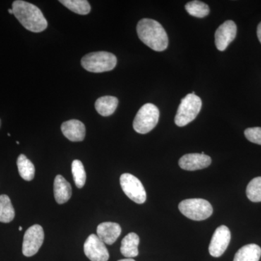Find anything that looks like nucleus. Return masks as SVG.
<instances>
[{"label": "nucleus", "instance_id": "1a4fd4ad", "mask_svg": "<svg viewBox=\"0 0 261 261\" xmlns=\"http://www.w3.org/2000/svg\"><path fill=\"white\" fill-rule=\"evenodd\" d=\"M84 253L91 261H108L110 255L107 247L97 235L91 234L84 245Z\"/></svg>", "mask_w": 261, "mask_h": 261}, {"label": "nucleus", "instance_id": "20e7f679", "mask_svg": "<svg viewBox=\"0 0 261 261\" xmlns=\"http://www.w3.org/2000/svg\"><path fill=\"white\" fill-rule=\"evenodd\" d=\"M201 108L202 100L198 96L193 94H187L181 99L178 106L175 116V123L180 127L187 126L198 116Z\"/></svg>", "mask_w": 261, "mask_h": 261}, {"label": "nucleus", "instance_id": "c85d7f7f", "mask_svg": "<svg viewBox=\"0 0 261 261\" xmlns=\"http://www.w3.org/2000/svg\"><path fill=\"white\" fill-rule=\"evenodd\" d=\"M22 229H23V228H22V226H19V231H21Z\"/></svg>", "mask_w": 261, "mask_h": 261}, {"label": "nucleus", "instance_id": "393cba45", "mask_svg": "<svg viewBox=\"0 0 261 261\" xmlns=\"http://www.w3.org/2000/svg\"><path fill=\"white\" fill-rule=\"evenodd\" d=\"M245 135L250 142L261 145V127L247 128L245 130Z\"/></svg>", "mask_w": 261, "mask_h": 261}, {"label": "nucleus", "instance_id": "6e6552de", "mask_svg": "<svg viewBox=\"0 0 261 261\" xmlns=\"http://www.w3.org/2000/svg\"><path fill=\"white\" fill-rule=\"evenodd\" d=\"M44 233L40 225L31 226L24 234L22 252L25 256L32 257L36 255L44 242Z\"/></svg>", "mask_w": 261, "mask_h": 261}, {"label": "nucleus", "instance_id": "412c9836", "mask_svg": "<svg viewBox=\"0 0 261 261\" xmlns=\"http://www.w3.org/2000/svg\"><path fill=\"white\" fill-rule=\"evenodd\" d=\"M60 3L77 14L87 15L91 11L90 5L86 0H61Z\"/></svg>", "mask_w": 261, "mask_h": 261}, {"label": "nucleus", "instance_id": "4468645a", "mask_svg": "<svg viewBox=\"0 0 261 261\" xmlns=\"http://www.w3.org/2000/svg\"><path fill=\"white\" fill-rule=\"evenodd\" d=\"M121 227L117 223L104 222L97 226L98 238L105 244L113 245L121 233Z\"/></svg>", "mask_w": 261, "mask_h": 261}, {"label": "nucleus", "instance_id": "9d476101", "mask_svg": "<svg viewBox=\"0 0 261 261\" xmlns=\"http://www.w3.org/2000/svg\"><path fill=\"white\" fill-rule=\"evenodd\" d=\"M231 240V232L229 228L224 225L216 228L211 239L208 250L213 257L221 256L229 245Z\"/></svg>", "mask_w": 261, "mask_h": 261}, {"label": "nucleus", "instance_id": "4be33fe9", "mask_svg": "<svg viewBox=\"0 0 261 261\" xmlns=\"http://www.w3.org/2000/svg\"><path fill=\"white\" fill-rule=\"evenodd\" d=\"M185 8L189 14L196 18H204L210 13L208 5L197 0L187 3Z\"/></svg>", "mask_w": 261, "mask_h": 261}, {"label": "nucleus", "instance_id": "aec40b11", "mask_svg": "<svg viewBox=\"0 0 261 261\" xmlns=\"http://www.w3.org/2000/svg\"><path fill=\"white\" fill-rule=\"evenodd\" d=\"M15 210L10 197L6 195H0V222L8 224L15 218Z\"/></svg>", "mask_w": 261, "mask_h": 261}, {"label": "nucleus", "instance_id": "6ab92c4d", "mask_svg": "<svg viewBox=\"0 0 261 261\" xmlns=\"http://www.w3.org/2000/svg\"><path fill=\"white\" fill-rule=\"evenodd\" d=\"M18 172L21 178L25 181H32L35 176V167L25 154H20L17 160Z\"/></svg>", "mask_w": 261, "mask_h": 261}, {"label": "nucleus", "instance_id": "2eb2a0df", "mask_svg": "<svg viewBox=\"0 0 261 261\" xmlns=\"http://www.w3.org/2000/svg\"><path fill=\"white\" fill-rule=\"evenodd\" d=\"M72 195L71 186L61 175H58L54 181V195L58 204H63L70 200Z\"/></svg>", "mask_w": 261, "mask_h": 261}, {"label": "nucleus", "instance_id": "a211bd4d", "mask_svg": "<svg viewBox=\"0 0 261 261\" xmlns=\"http://www.w3.org/2000/svg\"><path fill=\"white\" fill-rule=\"evenodd\" d=\"M118 99L113 96L99 97L95 102V109L99 115L109 116L114 113L118 107Z\"/></svg>", "mask_w": 261, "mask_h": 261}, {"label": "nucleus", "instance_id": "7ed1b4c3", "mask_svg": "<svg viewBox=\"0 0 261 261\" xmlns=\"http://www.w3.org/2000/svg\"><path fill=\"white\" fill-rule=\"evenodd\" d=\"M84 69L92 73H103L114 69L117 58L113 53L108 51H95L84 56L82 59Z\"/></svg>", "mask_w": 261, "mask_h": 261}, {"label": "nucleus", "instance_id": "a878e982", "mask_svg": "<svg viewBox=\"0 0 261 261\" xmlns=\"http://www.w3.org/2000/svg\"><path fill=\"white\" fill-rule=\"evenodd\" d=\"M257 37H258L259 41H260L261 43V22L259 23L258 27H257Z\"/></svg>", "mask_w": 261, "mask_h": 261}, {"label": "nucleus", "instance_id": "f257e3e1", "mask_svg": "<svg viewBox=\"0 0 261 261\" xmlns=\"http://www.w3.org/2000/svg\"><path fill=\"white\" fill-rule=\"evenodd\" d=\"M12 9L15 18L27 30L39 33L47 28V20L36 5L22 0H16L13 2Z\"/></svg>", "mask_w": 261, "mask_h": 261}, {"label": "nucleus", "instance_id": "423d86ee", "mask_svg": "<svg viewBox=\"0 0 261 261\" xmlns=\"http://www.w3.org/2000/svg\"><path fill=\"white\" fill-rule=\"evenodd\" d=\"M159 108L152 103H147L136 115L133 122L134 129L142 135L149 133L159 123Z\"/></svg>", "mask_w": 261, "mask_h": 261}, {"label": "nucleus", "instance_id": "f3484780", "mask_svg": "<svg viewBox=\"0 0 261 261\" xmlns=\"http://www.w3.org/2000/svg\"><path fill=\"white\" fill-rule=\"evenodd\" d=\"M261 248L256 244H249L240 249L235 254L233 261H259Z\"/></svg>", "mask_w": 261, "mask_h": 261}, {"label": "nucleus", "instance_id": "ddd939ff", "mask_svg": "<svg viewBox=\"0 0 261 261\" xmlns=\"http://www.w3.org/2000/svg\"><path fill=\"white\" fill-rule=\"evenodd\" d=\"M62 133L71 142H82L85 138L86 128L82 121L73 119L65 121L61 126Z\"/></svg>", "mask_w": 261, "mask_h": 261}, {"label": "nucleus", "instance_id": "b1692460", "mask_svg": "<svg viewBox=\"0 0 261 261\" xmlns=\"http://www.w3.org/2000/svg\"><path fill=\"white\" fill-rule=\"evenodd\" d=\"M247 198L251 202H261V176L254 178L247 187Z\"/></svg>", "mask_w": 261, "mask_h": 261}, {"label": "nucleus", "instance_id": "f8f14e48", "mask_svg": "<svg viewBox=\"0 0 261 261\" xmlns=\"http://www.w3.org/2000/svg\"><path fill=\"white\" fill-rule=\"evenodd\" d=\"M211 162L210 156L202 153H190L182 156L178 165L182 169L194 171L208 167Z\"/></svg>", "mask_w": 261, "mask_h": 261}, {"label": "nucleus", "instance_id": "cd10ccee", "mask_svg": "<svg viewBox=\"0 0 261 261\" xmlns=\"http://www.w3.org/2000/svg\"><path fill=\"white\" fill-rule=\"evenodd\" d=\"M8 12H9L10 14L13 15V9H9V10H8Z\"/></svg>", "mask_w": 261, "mask_h": 261}, {"label": "nucleus", "instance_id": "5701e85b", "mask_svg": "<svg viewBox=\"0 0 261 261\" xmlns=\"http://www.w3.org/2000/svg\"><path fill=\"white\" fill-rule=\"evenodd\" d=\"M71 171L75 185L79 189H82L85 185L86 180H87V175H86L83 163L79 160H75L72 163Z\"/></svg>", "mask_w": 261, "mask_h": 261}, {"label": "nucleus", "instance_id": "c756f323", "mask_svg": "<svg viewBox=\"0 0 261 261\" xmlns=\"http://www.w3.org/2000/svg\"><path fill=\"white\" fill-rule=\"evenodd\" d=\"M0 127H1V120H0Z\"/></svg>", "mask_w": 261, "mask_h": 261}, {"label": "nucleus", "instance_id": "39448f33", "mask_svg": "<svg viewBox=\"0 0 261 261\" xmlns=\"http://www.w3.org/2000/svg\"><path fill=\"white\" fill-rule=\"evenodd\" d=\"M178 209L184 216L194 221H203L213 214V207L208 201L203 199H187L181 201Z\"/></svg>", "mask_w": 261, "mask_h": 261}, {"label": "nucleus", "instance_id": "dca6fc26", "mask_svg": "<svg viewBox=\"0 0 261 261\" xmlns=\"http://www.w3.org/2000/svg\"><path fill=\"white\" fill-rule=\"evenodd\" d=\"M140 238L136 233H128L121 242V252L126 258H133L139 255Z\"/></svg>", "mask_w": 261, "mask_h": 261}, {"label": "nucleus", "instance_id": "bb28decb", "mask_svg": "<svg viewBox=\"0 0 261 261\" xmlns=\"http://www.w3.org/2000/svg\"><path fill=\"white\" fill-rule=\"evenodd\" d=\"M118 261H136L132 258H126V259H122V260H119Z\"/></svg>", "mask_w": 261, "mask_h": 261}, {"label": "nucleus", "instance_id": "9b49d317", "mask_svg": "<svg viewBox=\"0 0 261 261\" xmlns=\"http://www.w3.org/2000/svg\"><path fill=\"white\" fill-rule=\"evenodd\" d=\"M237 31L236 24L232 20H226L220 25L215 34V44L219 51H224L234 40Z\"/></svg>", "mask_w": 261, "mask_h": 261}, {"label": "nucleus", "instance_id": "f03ea898", "mask_svg": "<svg viewBox=\"0 0 261 261\" xmlns=\"http://www.w3.org/2000/svg\"><path fill=\"white\" fill-rule=\"evenodd\" d=\"M137 32L140 40L153 50L162 51L167 49V34L157 20L142 19L137 23Z\"/></svg>", "mask_w": 261, "mask_h": 261}, {"label": "nucleus", "instance_id": "0eeeda50", "mask_svg": "<svg viewBox=\"0 0 261 261\" xmlns=\"http://www.w3.org/2000/svg\"><path fill=\"white\" fill-rule=\"evenodd\" d=\"M123 192L136 203L142 204L147 199L145 189L138 178L130 173H123L120 178Z\"/></svg>", "mask_w": 261, "mask_h": 261}]
</instances>
